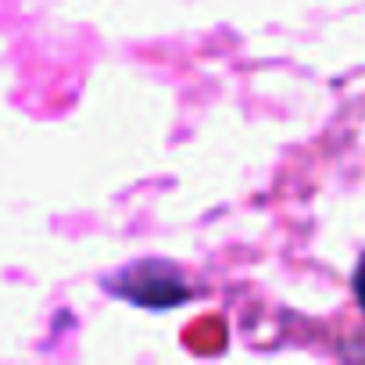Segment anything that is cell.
I'll list each match as a JSON object with an SVG mask.
<instances>
[{
    "label": "cell",
    "mask_w": 365,
    "mask_h": 365,
    "mask_svg": "<svg viewBox=\"0 0 365 365\" xmlns=\"http://www.w3.org/2000/svg\"><path fill=\"white\" fill-rule=\"evenodd\" d=\"M104 290L147 312H172L194 297V287L165 258H136L122 265L118 272L104 276Z\"/></svg>",
    "instance_id": "cell-1"
},
{
    "label": "cell",
    "mask_w": 365,
    "mask_h": 365,
    "mask_svg": "<svg viewBox=\"0 0 365 365\" xmlns=\"http://www.w3.org/2000/svg\"><path fill=\"white\" fill-rule=\"evenodd\" d=\"M351 287H354V301H358V308H361V315H365V255H361L358 265H354V279H351Z\"/></svg>",
    "instance_id": "cell-2"
}]
</instances>
